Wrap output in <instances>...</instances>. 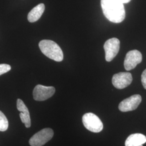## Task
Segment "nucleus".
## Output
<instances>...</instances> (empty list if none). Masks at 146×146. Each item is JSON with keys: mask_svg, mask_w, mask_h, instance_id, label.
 I'll return each instance as SVG.
<instances>
[{"mask_svg": "<svg viewBox=\"0 0 146 146\" xmlns=\"http://www.w3.org/2000/svg\"><path fill=\"white\" fill-rule=\"evenodd\" d=\"M101 5L104 15L109 21L119 23L125 20L124 4L120 0H101Z\"/></svg>", "mask_w": 146, "mask_h": 146, "instance_id": "f257e3e1", "label": "nucleus"}, {"mask_svg": "<svg viewBox=\"0 0 146 146\" xmlns=\"http://www.w3.org/2000/svg\"><path fill=\"white\" fill-rule=\"evenodd\" d=\"M41 52L52 60L61 62L63 60V53L60 47L56 42L49 40H43L39 43Z\"/></svg>", "mask_w": 146, "mask_h": 146, "instance_id": "f03ea898", "label": "nucleus"}, {"mask_svg": "<svg viewBox=\"0 0 146 146\" xmlns=\"http://www.w3.org/2000/svg\"><path fill=\"white\" fill-rule=\"evenodd\" d=\"M82 122L86 129L93 133H99L102 131L104 128L101 120L98 116L92 113L84 114Z\"/></svg>", "mask_w": 146, "mask_h": 146, "instance_id": "7ed1b4c3", "label": "nucleus"}, {"mask_svg": "<svg viewBox=\"0 0 146 146\" xmlns=\"http://www.w3.org/2000/svg\"><path fill=\"white\" fill-rule=\"evenodd\" d=\"M54 135L51 128H44L35 134L30 139L29 143L31 146H42L50 140Z\"/></svg>", "mask_w": 146, "mask_h": 146, "instance_id": "20e7f679", "label": "nucleus"}, {"mask_svg": "<svg viewBox=\"0 0 146 146\" xmlns=\"http://www.w3.org/2000/svg\"><path fill=\"white\" fill-rule=\"evenodd\" d=\"M120 42L117 38H111L104 43L105 58L107 62L111 61L119 52Z\"/></svg>", "mask_w": 146, "mask_h": 146, "instance_id": "39448f33", "label": "nucleus"}, {"mask_svg": "<svg viewBox=\"0 0 146 146\" xmlns=\"http://www.w3.org/2000/svg\"><path fill=\"white\" fill-rule=\"evenodd\" d=\"M55 92V88L54 87L38 84L33 90V98L37 101H43L51 98Z\"/></svg>", "mask_w": 146, "mask_h": 146, "instance_id": "423d86ee", "label": "nucleus"}, {"mask_svg": "<svg viewBox=\"0 0 146 146\" xmlns=\"http://www.w3.org/2000/svg\"><path fill=\"white\" fill-rule=\"evenodd\" d=\"M142 55L137 50H132L127 53L124 61L125 70L129 71L135 68L136 66L142 62Z\"/></svg>", "mask_w": 146, "mask_h": 146, "instance_id": "0eeeda50", "label": "nucleus"}, {"mask_svg": "<svg viewBox=\"0 0 146 146\" xmlns=\"http://www.w3.org/2000/svg\"><path fill=\"white\" fill-rule=\"evenodd\" d=\"M142 101L141 95L136 94L123 100L119 105V109L121 111L127 112L135 110Z\"/></svg>", "mask_w": 146, "mask_h": 146, "instance_id": "6e6552de", "label": "nucleus"}, {"mask_svg": "<svg viewBox=\"0 0 146 146\" xmlns=\"http://www.w3.org/2000/svg\"><path fill=\"white\" fill-rule=\"evenodd\" d=\"M133 81L131 73L129 72H120L113 75L112 84L116 88L122 89L131 84Z\"/></svg>", "mask_w": 146, "mask_h": 146, "instance_id": "1a4fd4ad", "label": "nucleus"}, {"mask_svg": "<svg viewBox=\"0 0 146 146\" xmlns=\"http://www.w3.org/2000/svg\"><path fill=\"white\" fill-rule=\"evenodd\" d=\"M16 105L17 110L21 112L20 117L22 122L25 124L26 128H29L31 126V119L28 108L24 104L23 101L20 99L17 100Z\"/></svg>", "mask_w": 146, "mask_h": 146, "instance_id": "9d476101", "label": "nucleus"}, {"mask_svg": "<svg viewBox=\"0 0 146 146\" xmlns=\"http://www.w3.org/2000/svg\"><path fill=\"white\" fill-rule=\"evenodd\" d=\"M146 142V136L142 134H131L125 140V146H143Z\"/></svg>", "mask_w": 146, "mask_h": 146, "instance_id": "9b49d317", "label": "nucleus"}, {"mask_svg": "<svg viewBox=\"0 0 146 146\" xmlns=\"http://www.w3.org/2000/svg\"><path fill=\"white\" fill-rule=\"evenodd\" d=\"M45 9V5L40 3L35 7L28 15V20L30 22H35L38 21L42 15Z\"/></svg>", "mask_w": 146, "mask_h": 146, "instance_id": "f8f14e48", "label": "nucleus"}, {"mask_svg": "<svg viewBox=\"0 0 146 146\" xmlns=\"http://www.w3.org/2000/svg\"><path fill=\"white\" fill-rule=\"evenodd\" d=\"M9 125L8 121L5 115L0 111V131H5L8 129Z\"/></svg>", "mask_w": 146, "mask_h": 146, "instance_id": "ddd939ff", "label": "nucleus"}, {"mask_svg": "<svg viewBox=\"0 0 146 146\" xmlns=\"http://www.w3.org/2000/svg\"><path fill=\"white\" fill-rule=\"evenodd\" d=\"M11 70V66L7 64H0V75L8 72Z\"/></svg>", "mask_w": 146, "mask_h": 146, "instance_id": "4468645a", "label": "nucleus"}, {"mask_svg": "<svg viewBox=\"0 0 146 146\" xmlns=\"http://www.w3.org/2000/svg\"><path fill=\"white\" fill-rule=\"evenodd\" d=\"M141 82L144 88L146 89V69L141 75Z\"/></svg>", "mask_w": 146, "mask_h": 146, "instance_id": "2eb2a0df", "label": "nucleus"}, {"mask_svg": "<svg viewBox=\"0 0 146 146\" xmlns=\"http://www.w3.org/2000/svg\"><path fill=\"white\" fill-rule=\"evenodd\" d=\"M120 1H121L124 4V3H129L131 0H120Z\"/></svg>", "mask_w": 146, "mask_h": 146, "instance_id": "dca6fc26", "label": "nucleus"}]
</instances>
